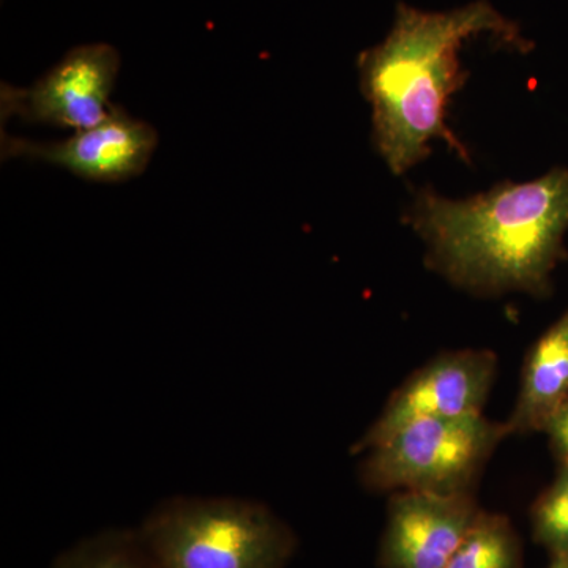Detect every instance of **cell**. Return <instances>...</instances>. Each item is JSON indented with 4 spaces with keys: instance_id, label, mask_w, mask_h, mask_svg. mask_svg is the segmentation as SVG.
Returning a JSON list of instances; mask_svg holds the SVG:
<instances>
[{
    "instance_id": "8fae6325",
    "label": "cell",
    "mask_w": 568,
    "mask_h": 568,
    "mask_svg": "<svg viewBox=\"0 0 568 568\" xmlns=\"http://www.w3.org/2000/svg\"><path fill=\"white\" fill-rule=\"evenodd\" d=\"M51 568H159L140 532L108 530L85 538L55 559Z\"/></svg>"
},
{
    "instance_id": "6da1fadb",
    "label": "cell",
    "mask_w": 568,
    "mask_h": 568,
    "mask_svg": "<svg viewBox=\"0 0 568 568\" xmlns=\"http://www.w3.org/2000/svg\"><path fill=\"white\" fill-rule=\"evenodd\" d=\"M489 33L503 47L529 50L514 21L488 2L477 0L450 11L396 7L386 40L358 55L361 89L372 104L373 142L396 175L425 160L429 142L443 140L469 162L463 142L447 126L448 100L465 85L459 62L466 40Z\"/></svg>"
},
{
    "instance_id": "52a82bcc",
    "label": "cell",
    "mask_w": 568,
    "mask_h": 568,
    "mask_svg": "<svg viewBox=\"0 0 568 568\" xmlns=\"http://www.w3.org/2000/svg\"><path fill=\"white\" fill-rule=\"evenodd\" d=\"M156 144L159 134L151 123L112 104L106 119L63 141L36 142L2 133V156L54 164L92 182H123L144 173Z\"/></svg>"
},
{
    "instance_id": "8992f818",
    "label": "cell",
    "mask_w": 568,
    "mask_h": 568,
    "mask_svg": "<svg viewBox=\"0 0 568 568\" xmlns=\"http://www.w3.org/2000/svg\"><path fill=\"white\" fill-rule=\"evenodd\" d=\"M496 369V355L485 349L454 351L433 358L388 398L355 450L368 452L403 426L425 418L484 416Z\"/></svg>"
},
{
    "instance_id": "5b68a950",
    "label": "cell",
    "mask_w": 568,
    "mask_h": 568,
    "mask_svg": "<svg viewBox=\"0 0 568 568\" xmlns=\"http://www.w3.org/2000/svg\"><path fill=\"white\" fill-rule=\"evenodd\" d=\"M121 69V55L106 43L73 48L31 88L3 84L0 91L2 118L59 129H89L106 119Z\"/></svg>"
},
{
    "instance_id": "277c9868",
    "label": "cell",
    "mask_w": 568,
    "mask_h": 568,
    "mask_svg": "<svg viewBox=\"0 0 568 568\" xmlns=\"http://www.w3.org/2000/svg\"><path fill=\"white\" fill-rule=\"evenodd\" d=\"M507 436L506 424L485 416L413 422L369 448L362 481L375 491H473Z\"/></svg>"
},
{
    "instance_id": "30bf717a",
    "label": "cell",
    "mask_w": 568,
    "mask_h": 568,
    "mask_svg": "<svg viewBox=\"0 0 568 568\" xmlns=\"http://www.w3.org/2000/svg\"><path fill=\"white\" fill-rule=\"evenodd\" d=\"M447 568H523L514 526L503 515L480 510Z\"/></svg>"
},
{
    "instance_id": "3957f363",
    "label": "cell",
    "mask_w": 568,
    "mask_h": 568,
    "mask_svg": "<svg viewBox=\"0 0 568 568\" xmlns=\"http://www.w3.org/2000/svg\"><path fill=\"white\" fill-rule=\"evenodd\" d=\"M138 532L159 568H284L295 551L283 519L239 497H174Z\"/></svg>"
},
{
    "instance_id": "7c38bea8",
    "label": "cell",
    "mask_w": 568,
    "mask_h": 568,
    "mask_svg": "<svg viewBox=\"0 0 568 568\" xmlns=\"http://www.w3.org/2000/svg\"><path fill=\"white\" fill-rule=\"evenodd\" d=\"M532 532L551 555L568 551V467L534 504Z\"/></svg>"
},
{
    "instance_id": "4fadbf2b",
    "label": "cell",
    "mask_w": 568,
    "mask_h": 568,
    "mask_svg": "<svg viewBox=\"0 0 568 568\" xmlns=\"http://www.w3.org/2000/svg\"><path fill=\"white\" fill-rule=\"evenodd\" d=\"M545 432L548 433L552 450L558 455L564 467H568V398L549 418Z\"/></svg>"
},
{
    "instance_id": "7a4b0ae2",
    "label": "cell",
    "mask_w": 568,
    "mask_h": 568,
    "mask_svg": "<svg viewBox=\"0 0 568 568\" xmlns=\"http://www.w3.org/2000/svg\"><path fill=\"white\" fill-rule=\"evenodd\" d=\"M410 224L428 245V264L474 294H544L564 257L568 170L503 182L467 200L417 193Z\"/></svg>"
},
{
    "instance_id": "ba28073f",
    "label": "cell",
    "mask_w": 568,
    "mask_h": 568,
    "mask_svg": "<svg viewBox=\"0 0 568 568\" xmlns=\"http://www.w3.org/2000/svg\"><path fill=\"white\" fill-rule=\"evenodd\" d=\"M480 514L473 491H398L381 541L384 568H447Z\"/></svg>"
},
{
    "instance_id": "5bb4252c",
    "label": "cell",
    "mask_w": 568,
    "mask_h": 568,
    "mask_svg": "<svg viewBox=\"0 0 568 568\" xmlns=\"http://www.w3.org/2000/svg\"><path fill=\"white\" fill-rule=\"evenodd\" d=\"M548 568H568V551L552 555V560Z\"/></svg>"
},
{
    "instance_id": "9c48e42d",
    "label": "cell",
    "mask_w": 568,
    "mask_h": 568,
    "mask_svg": "<svg viewBox=\"0 0 568 568\" xmlns=\"http://www.w3.org/2000/svg\"><path fill=\"white\" fill-rule=\"evenodd\" d=\"M568 398V310L538 338L523 368L508 436L545 432L549 418Z\"/></svg>"
}]
</instances>
